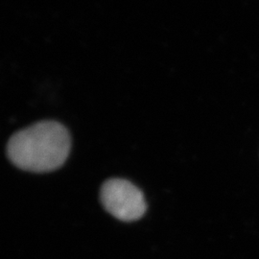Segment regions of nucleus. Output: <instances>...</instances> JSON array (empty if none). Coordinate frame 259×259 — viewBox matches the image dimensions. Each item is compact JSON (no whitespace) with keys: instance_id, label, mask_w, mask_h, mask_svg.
<instances>
[{"instance_id":"nucleus-1","label":"nucleus","mask_w":259,"mask_h":259,"mask_svg":"<svg viewBox=\"0 0 259 259\" xmlns=\"http://www.w3.org/2000/svg\"><path fill=\"white\" fill-rule=\"evenodd\" d=\"M70 145L65 126L56 121H41L16 133L8 142L7 155L22 170L50 172L65 163Z\"/></svg>"},{"instance_id":"nucleus-2","label":"nucleus","mask_w":259,"mask_h":259,"mask_svg":"<svg viewBox=\"0 0 259 259\" xmlns=\"http://www.w3.org/2000/svg\"><path fill=\"white\" fill-rule=\"evenodd\" d=\"M100 199L108 212L124 222L139 220L147 208L144 195L139 187L123 179H111L105 182Z\"/></svg>"}]
</instances>
